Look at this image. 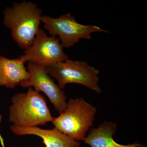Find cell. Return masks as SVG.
Wrapping results in <instances>:
<instances>
[{
  "instance_id": "obj_1",
  "label": "cell",
  "mask_w": 147,
  "mask_h": 147,
  "mask_svg": "<svg viewBox=\"0 0 147 147\" xmlns=\"http://www.w3.org/2000/svg\"><path fill=\"white\" fill-rule=\"evenodd\" d=\"M42 12L36 4L31 1L16 3L4 11V25L22 49L26 50L32 44L40 29Z\"/></svg>"
},
{
  "instance_id": "obj_10",
  "label": "cell",
  "mask_w": 147,
  "mask_h": 147,
  "mask_svg": "<svg viewBox=\"0 0 147 147\" xmlns=\"http://www.w3.org/2000/svg\"><path fill=\"white\" fill-rule=\"evenodd\" d=\"M117 123L105 121L97 128H91L84 141L91 147H141L139 144L122 145L115 142L113 136L117 130Z\"/></svg>"
},
{
  "instance_id": "obj_4",
  "label": "cell",
  "mask_w": 147,
  "mask_h": 147,
  "mask_svg": "<svg viewBox=\"0 0 147 147\" xmlns=\"http://www.w3.org/2000/svg\"><path fill=\"white\" fill-rule=\"evenodd\" d=\"M46 72L57 80L59 86L63 89L68 84L82 85L100 94L98 85L100 71L84 61L67 59L45 67Z\"/></svg>"
},
{
  "instance_id": "obj_8",
  "label": "cell",
  "mask_w": 147,
  "mask_h": 147,
  "mask_svg": "<svg viewBox=\"0 0 147 147\" xmlns=\"http://www.w3.org/2000/svg\"><path fill=\"white\" fill-rule=\"evenodd\" d=\"M9 128L13 133L18 136L34 135L40 137L46 147H81L79 142L55 127L45 129L37 126L21 127L12 125Z\"/></svg>"
},
{
  "instance_id": "obj_6",
  "label": "cell",
  "mask_w": 147,
  "mask_h": 147,
  "mask_svg": "<svg viewBox=\"0 0 147 147\" xmlns=\"http://www.w3.org/2000/svg\"><path fill=\"white\" fill-rule=\"evenodd\" d=\"M59 38L49 36L40 29L32 44L24 52L21 57L25 63H32L46 67L68 59Z\"/></svg>"
},
{
  "instance_id": "obj_5",
  "label": "cell",
  "mask_w": 147,
  "mask_h": 147,
  "mask_svg": "<svg viewBox=\"0 0 147 147\" xmlns=\"http://www.w3.org/2000/svg\"><path fill=\"white\" fill-rule=\"evenodd\" d=\"M42 22L44 24V28L52 36L59 37L63 48L71 47L81 39H90L93 33L109 32L97 26L79 24L70 13L63 14L58 18L42 16Z\"/></svg>"
},
{
  "instance_id": "obj_9",
  "label": "cell",
  "mask_w": 147,
  "mask_h": 147,
  "mask_svg": "<svg viewBox=\"0 0 147 147\" xmlns=\"http://www.w3.org/2000/svg\"><path fill=\"white\" fill-rule=\"evenodd\" d=\"M21 56L9 59L0 56V86L14 88L28 79L29 73Z\"/></svg>"
},
{
  "instance_id": "obj_2",
  "label": "cell",
  "mask_w": 147,
  "mask_h": 147,
  "mask_svg": "<svg viewBox=\"0 0 147 147\" xmlns=\"http://www.w3.org/2000/svg\"><path fill=\"white\" fill-rule=\"evenodd\" d=\"M9 121L15 126L26 127L44 125L53 122L45 98L31 88L26 92L17 93L11 98Z\"/></svg>"
},
{
  "instance_id": "obj_3",
  "label": "cell",
  "mask_w": 147,
  "mask_h": 147,
  "mask_svg": "<svg viewBox=\"0 0 147 147\" xmlns=\"http://www.w3.org/2000/svg\"><path fill=\"white\" fill-rule=\"evenodd\" d=\"M97 109L83 98H70L66 108L52 122L55 128L76 141H84L92 126Z\"/></svg>"
},
{
  "instance_id": "obj_7",
  "label": "cell",
  "mask_w": 147,
  "mask_h": 147,
  "mask_svg": "<svg viewBox=\"0 0 147 147\" xmlns=\"http://www.w3.org/2000/svg\"><path fill=\"white\" fill-rule=\"evenodd\" d=\"M27 70L29 73L28 79L20 85L24 88L33 87L36 91L43 92L56 110L60 114L62 113L67 105L65 92L53 81L46 72L45 67L28 62Z\"/></svg>"
}]
</instances>
